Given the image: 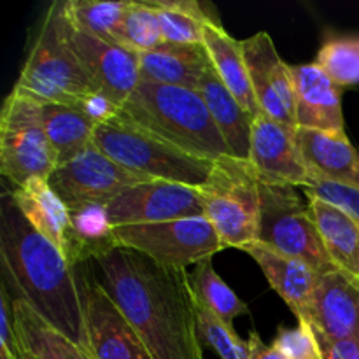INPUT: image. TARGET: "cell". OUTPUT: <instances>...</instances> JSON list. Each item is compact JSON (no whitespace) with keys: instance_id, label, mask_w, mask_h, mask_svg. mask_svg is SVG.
<instances>
[{"instance_id":"6da1fadb","label":"cell","mask_w":359,"mask_h":359,"mask_svg":"<svg viewBox=\"0 0 359 359\" xmlns=\"http://www.w3.org/2000/svg\"><path fill=\"white\" fill-rule=\"evenodd\" d=\"M153 359H203L198 307L186 270L133 249L116 248L86 262Z\"/></svg>"},{"instance_id":"7a4b0ae2","label":"cell","mask_w":359,"mask_h":359,"mask_svg":"<svg viewBox=\"0 0 359 359\" xmlns=\"http://www.w3.org/2000/svg\"><path fill=\"white\" fill-rule=\"evenodd\" d=\"M0 258L6 284L53 328L88 346L86 314L76 269L21 214L11 193L0 207Z\"/></svg>"},{"instance_id":"3957f363","label":"cell","mask_w":359,"mask_h":359,"mask_svg":"<svg viewBox=\"0 0 359 359\" xmlns=\"http://www.w3.org/2000/svg\"><path fill=\"white\" fill-rule=\"evenodd\" d=\"M119 114L200 160L217 161L231 156L196 90L140 81Z\"/></svg>"},{"instance_id":"277c9868","label":"cell","mask_w":359,"mask_h":359,"mask_svg":"<svg viewBox=\"0 0 359 359\" xmlns=\"http://www.w3.org/2000/svg\"><path fill=\"white\" fill-rule=\"evenodd\" d=\"M13 90L39 104H65L79 107L95 93L72 44V23L65 0H55L46 11L34 46L28 53Z\"/></svg>"},{"instance_id":"5b68a950","label":"cell","mask_w":359,"mask_h":359,"mask_svg":"<svg viewBox=\"0 0 359 359\" xmlns=\"http://www.w3.org/2000/svg\"><path fill=\"white\" fill-rule=\"evenodd\" d=\"M93 144L135 174L189 188L205 186L216 163L177 149L121 114L95 128Z\"/></svg>"},{"instance_id":"8992f818","label":"cell","mask_w":359,"mask_h":359,"mask_svg":"<svg viewBox=\"0 0 359 359\" xmlns=\"http://www.w3.org/2000/svg\"><path fill=\"white\" fill-rule=\"evenodd\" d=\"M203 214L223 248H245L258 238L259 181L249 161L224 156L200 188Z\"/></svg>"},{"instance_id":"52a82bcc","label":"cell","mask_w":359,"mask_h":359,"mask_svg":"<svg viewBox=\"0 0 359 359\" xmlns=\"http://www.w3.org/2000/svg\"><path fill=\"white\" fill-rule=\"evenodd\" d=\"M256 242L311 263L321 273L339 270L326 252L311 205L293 186L259 182V226Z\"/></svg>"},{"instance_id":"ba28073f","label":"cell","mask_w":359,"mask_h":359,"mask_svg":"<svg viewBox=\"0 0 359 359\" xmlns=\"http://www.w3.org/2000/svg\"><path fill=\"white\" fill-rule=\"evenodd\" d=\"M55 168L42 104L13 90L0 114V172L20 188L32 179H49Z\"/></svg>"},{"instance_id":"9c48e42d","label":"cell","mask_w":359,"mask_h":359,"mask_svg":"<svg viewBox=\"0 0 359 359\" xmlns=\"http://www.w3.org/2000/svg\"><path fill=\"white\" fill-rule=\"evenodd\" d=\"M114 237L118 245L133 249L160 265L174 270H186L198 265L223 251V244L210 224L203 217L167 221L153 224L116 226Z\"/></svg>"},{"instance_id":"30bf717a","label":"cell","mask_w":359,"mask_h":359,"mask_svg":"<svg viewBox=\"0 0 359 359\" xmlns=\"http://www.w3.org/2000/svg\"><path fill=\"white\" fill-rule=\"evenodd\" d=\"M86 314V351L91 359H153L118 305L95 280L88 263L76 266Z\"/></svg>"},{"instance_id":"8fae6325","label":"cell","mask_w":359,"mask_h":359,"mask_svg":"<svg viewBox=\"0 0 359 359\" xmlns=\"http://www.w3.org/2000/svg\"><path fill=\"white\" fill-rule=\"evenodd\" d=\"M48 181L63 203L74 207L86 202L107 203L130 186L153 179L128 170L93 144L74 160L56 167Z\"/></svg>"},{"instance_id":"7c38bea8","label":"cell","mask_w":359,"mask_h":359,"mask_svg":"<svg viewBox=\"0 0 359 359\" xmlns=\"http://www.w3.org/2000/svg\"><path fill=\"white\" fill-rule=\"evenodd\" d=\"M105 207L114 228L205 216L200 188L165 181L130 186Z\"/></svg>"},{"instance_id":"4fadbf2b","label":"cell","mask_w":359,"mask_h":359,"mask_svg":"<svg viewBox=\"0 0 359 359\" xmlns=\"http://www.w3.org/2000/svg\"><path fill=\"white\" fill-rule=\"evenodd\" d=\"M242 49L252 91L262 112L291 132H297L294 90L290 65L279 56L270 34L258 32L252 37L244 39Z\"/></svg>"},{"instance_id":"5bb4252c","label":"cell","mask_w":359,"mask_h":359,"mask_svg":"<svg viewBox=\"0 0 359 359\" xmlns=\"http://www.w3.org/2000/svg\"><path fill=\"white\" fill-rule=\"evenodd\" d=\"M249 163L258 181L265 184L305 188L311 181L307 165L294 142V132L263 112L252 121Z\"/></svg>"},{"instance_id":"9a60e30c","label":"cell","mask_w":359,"mask_h":359,"mask_svg":"<svg viewBox=\"0 0 359 359\" xmlns=\"http://www.w3.org/2000/svg\"><path fill=\"white\" fill-rule=\"evenodd\" d=\"M72 44L95 91L123 107L140 84V58L135 53L91 37L72 27Z\"/></svg>"},{"instance_id":"2e32d148","label":"cell","mask_w":359,"mask_h":359,"mask_svg":"<svg viewBox=\"0 0 359 359\" xmlns=\"http://www.w3.org/2000/svg\"><path fill=\"white\" fill-rule=\"evenodd\" d=\"M294 90V114L298 128L344 133L342 88L316 63L290 65Z\"/></svg>"},{"instance_id":"e0dca14e","label":"cell","mask_w":359,"mask_h":359,"mask_svg":"<svg viewBox=\"0 0 359 359\" xmlns=\"http://www.w3.org/2000/svg\"><path fill=\"white\" fill-rule=\"evenodd\" d=\"M242 251L258 263L272 290L286 302L294 318L298 321H309L316 290L325 273L304 259L287 256L259 242H251Z\"/></svg>"},{"instance_id":"ac0fdd59","label":"cell","mask_w":359,"mask_h":359,"mask_svg":"<svg viewBox=\"0 0 359 359\" xmlns=\"http://www.w3.org/2000/svg\"><path fill=\"white\" fill-rule=\"evenodd\" d=\"M11 196L28 223L62 251L72 269L79 266L69 207L56 195L48 179H32L20 188H13Z\"/></svg>"},{"instance_id":"d6986e66","label":"cell","mask_w":359,"mask_h":359,"mask_svg":"<svg viewBox=\"0 0 359 359\" xmlns=\"http://www.w3.org/2000/svg\"><path fill=\"white\" fill-rule=\"evenodd\" d=\"M309 325L333 340L359 344V286L340 270L325 273L312 300Z\"/></svg>"},{"instance_id":"ffe728a7","label":"cell","mask_w":359,"mask_h":359,"mask_svg":"<svg viewBox=\"0 0 359 359\" xmlns=\"http://www.w3.org/2000/svg\"><path fill=\"white\" fill-rule=\"evenodd\" d=\"M294 142L311 179L359 189V151L344 133L297 128Z\"/></svg>"},{"instance_id":"44dd1931","label":"cell","mask_w":359,"mask_h":359,"mask_svg":"<svg viewBox=\"0 0 359 359\" xmlns=\"http://www.w3.org/2000/svg\"><path fill=\"white\" fill-rule=\"evenodd\" d=\"M140 58V81L196 90L203 74L212 67L203 44H168L144 53Z\"/></svg>"},{"instance_id":"7402d4cb","label":"cell","mask_w":359,"mask_h":359,"mask_svg":"<svg viewBox=\"0 0 359 359\" xmlns=\"http://www.w3.org/2000/svg\"><path fill=\"white\" fill-rule=\"evenodd\" d=\"M196 91L205 102L207 109H209L210 116L216 121L231 156L242 161H249L255 118L242 107L241 102L224 86L214 67H210L203 74Z\"/></svg>"},{"instance_id":"603a6c76","label":"cell","mask_w":359,"mask_h":359,"mask_svg":"<svg viewBox=\"0 0 359 359\" xmlns=\"http://www.w3.org/2000/svg\"><path fill=\"white\" fill-rule=\"evenodd\" d=\"M203 46L209 51L214 70L224 83V86L231 91V95L241 102L242 107L252 118H258L262 114V109H259L256 95L252 91L251 79H249L242 41L231 37L221 27L219 21L212 18L207 21L205 30H203Z\"/></svg>"},{"instance_id":"cb8c5ba5","label":"cell","mask_w":359,"mask_h":359,"mask_svg":"<svg viewBox=\"0 0 359 359\" xmlns=\"http://www.w3.org/2000/svg\"><path fill=\"white\" fill-rule=\"evenodd\" d=\"M326 252L340 272L359 279V221L333 203L309 196Z\"/></svg>"},{"instance_id":"d4e9b609","label":"cell","mask_w":359,"mask_h":359,"mask_svg":"<svg viewBox=\"0 0 359 359\" xmlns=\"http://www.w3.org/2000/svg\"><path fill=\"white\" fill-rule=\"evenodd\" d=\"M11 300L16 339L28 353L37 359H91L84 347L53 328L30 305L20 298L11 297Z\"/></svg>"},{"instance_id":"484cf974","label":"cell","mask_w":359,"mask_h":359,"mask_svg":"<svg viewBox=\"0 0 359 359\" xmlns=\"http://www.w3.org/2000/svg\"><path fill=\"white\" fill-rule=\"evenodd\" d=\"M42 119L56 167L74 160L93 146L97 123L77 105L42 104Z\"/></svg>"},{"instance_id":"4316f807","label":"cell","mask_w":359,"mask_h":359,"mask_svg":"<svg viewBox=\"0 0 359 359\" xmlns=\"http://www.w3.org/2000/svg\"><path fill=\"white\" fill-rule=\"evenodd\" d=\"M69 212L81 265L118 245L114 237V224L111 223L105 203H79L69 207Z\"/></svg>"},{"instance_id":"83f0119b","label":"cell","mask_w":359,"mask_h":359,"mask_svg":"<svg viewBox=\"0 0 359 359\" xmlns=\"http://www.w3.org/2000/svg\"><path fill=\"white\" fill-rule=\"evenodd\" d=\"M189 284L195 300L230 328H233L235 318L249 314L248 305L217 276L212 259H205L196 265V269L189 273Z\"/></svg>"},{"instance_id":"f1b7e54d","label":"cell","mask_w":359,"mask_h":359,"mask_svg":"<svg viewBox=\"0 0 359 359\" xmlns=\"http://www.w3.org/2000/svg\"><path fill=\"white\" fill-rule=\"evenodd\" d=\"M160 16L163 41L168 44H203V30L210 14L193 0H153Z\"/></svg>"},{"instance_id":"f546056e","label":"cell","mask_w":359,"mask_h":359,"mask_svg":"<svg viewBox=\"0 0 359 359\" xmlns=\"http://www.w3.org/2000/svg\"><path fill=\"white\" fill-rule=\"evenodd\" d=\"M160 16L153 2H132L130 0L123 20L114 34V44L144 55L163 44Z\"/></svg>"},{"instance_id":"4dcf8cb0","label":"cell","mask_w":359,"mask_h":359,"mask_svg":"<svg viewBox=\"0 0 359 359\" xmlns=\"http://www.w3.org/2000/svg\"><path fill=\"white\" fill-rule=\"evenodd\" d=\"M130 0L98 2V0H65V13L76 30L114 44V34L123 20Z\"/></svg>"},{"instance_id":"1f68e13d","label":"cell","mask_w":359,"mask_h":359,"mask_svg":"<svg viewBox=\"0 0 359 359\" xmlns=\"http://www.w3.org/2000/svg\"><path fill=\"white\" fill-rule=\"evenodd\" d=\"M316 65L340 88L359 84V39H333L318 53Z\"/></svg>"},{"instance_id":"d6a6232c","label":"cell","mask_w":359,"mask_h":359,"mask_svg":"<svg viewBox=\"0 0 359 359\" xmlns=\"http://www.w3.org/2000/svg\"><path fill=\"white\" fill-rule=\"evenodd\" d=\"M198 307V335L202 346L212 347L221 359H252L249 344L235 333L233 328L210 314L196 302Z\"/></svg>"},{"instance_id":"836d02e7","label":"cell","mask_w":359,"mask_h":359,"mask_svg":"<svg viewBox=\"0 0 359 359\" xmlns=\"http://www.w3.org/2000/svg\"><path fill=\"white\" fill-rule=\"evenodd\" d=\"M272 346L279 349L286 359H321L314 330L309 321H298L297 328L277 330Z\"/></svg>"},{"instance_id":"e575fe53","label":"cell","mask_w":359,"mask_h":359,"mask_svg":"<svg viewBox=\"0 0 359 359\" xmlns=\"http://www.w3.org/2000/svg\"><path fill=\"white\" fill-rule=\"evenodd\" d=\"M304 189L307 196L333 203L359 221V189L347 188V186L335 184V182L318 181V179H311Z\"/></svg>"},{"instance_id":"d590c367","label":"cell","mask_w":359,"mask_h":359,"mask_svg":"<svg viewBox=\"0 0 359 359\" xmlns=\"http://www.w3.org/2000/svg\"><path fill=\"white\" fill-rule=\"evenodd\" d=\"M314 335L321 359H359V344L351 340H333L318 330H314Z\"/></svg>"},{"instance_id":"8d00e7d4","label":"cell","mask_w":359,"mask_h":359,"mask_svg":"<svg viewBox=\"0 0 359 359\" xmlns=\"http://www.w3.org/2000/svg\"><path fill=\"white\" fill-rule=\"evenodd\" d=\"M79 107L83 109V111L86 112L95 123H97V126L102 125V123L109 121V119L116 118V116L119 114V111H121V107H118L114 102L109 100L105 95L98 93V91H95L93 95H90V97L79 105Z\"/></svg>"},{"instance_id":"74e56055","label":"cell","mask_w":359,"mask_h":359,"mask_svg":"<svg viewBox=\"0 0 359 359\" xmlns=\"http://www.w3.org/2000/svg\"><path fill=\"white\" fill-rule=\"evenodd\" d=\"M248 344L252 359H286L279 349H276L273 346H266L262 337H259V333L255 332V330L249 333Z\"/></svg>"},{"instance_id":"f35d334b","label":"cell","mask_w":359,"mask_h":359,"mask_svg":"<svg viewBox=\"0 0 359 359\" xmlns=\"http://www.w3.org/2000/svg\"><path fill=\"white\" fill-rule=\"evenodd\" d=\"M11 358H13V359H37V358L34 356V354L28 353V351L25 349V347H21V346H20V342H18L16 349H14L13 356H11Z\"/></svg>"},{"instance_id":"ab89813d","label":"cell","mask_w":359,"mask_h":359,"mask_svg":"<svg viewBox=\"0 0 359 359\" xmlns=\"http://www.w3.org/2000/svg\"><path fill=\"white\" fill-rule=\"evenodd\" d=\"M0 359H13L9 356V354H6V353H2V351H0Z\"/></svg>"},{"instance_id":"60d3db41","label":"cell","mask_w":359,"mask_h":359,"mask_svg":"<svg viewBox=\"0 0 359 359\" xmlns=\"http://www.w3.org/2000/svg\"><path fill=\"white\" fill-rule=\"evenodd\" d=\"M356 283H358V286H359V279H356Z\"/></svg>"}]
</instances>
